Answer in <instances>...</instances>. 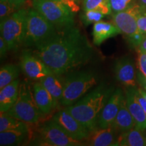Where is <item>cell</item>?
<instances>
[{
  "label": "cell",
  "mask_w": 146,
  "mask_h": 146,
  "mask_svg": "<svg viewBox=\"0 0 146 146\" xmlns=\"http://www.w3.org/2000/svg\"><path fill=\"white\" fill-rule=\"evenodd\" d=\"M35 47L33 53L57 76L89 62L94 52L87 36L74 26L57 29L51 37Z\"/></svg>",
  "instance_id": "1"
},
{
  "label": "cell",
  "mask_w": 146,
  "mask_h": 146,
  "mask_svg": "<svg viewBox=\"0 0 146 146\" xmlns=\"http://www.w3.org/2000/svg\"><path fill=\"white\" fill-rule=\"evenodd\" d=\"M114 91L113 87L102 84L76 103L66 107L65 110L78 120L89 132L98 127L100 112Z\"/></svg>",
  "instance_id": "2"
},
{
  "label": "cell",
  "mask_w": 146,
  "mask_h": 146,
  "mask_svg": "<svg viewBox=\"0 0 146 146\" xmlns=\"http://www.w3.org/2000/svg\"><path fill=\"white\" fill-rule=\"evenodd\" d=\"M98 81V75L89 70L71 73L64 83V91L60 103L68 106L76 103L81 97L89 91Z\"/></svg>",
  "instance_id": "3"
},
{
  "label": "cell",
  "mask_w": 146,
  "mask_h": 146,
  "mask_svg": "<svg viewBox=\"0 0 146 146\" xmlns=\"http://www.w3.org/2000/svg\"><path fill=\"white\" fill-rule=\"evenodd\" d=\"M5 113L27 124H35L39 121L42 113L35 100L31 84L25 81L21 82L16 103Z\"/></svg>",
  "instance_id": "4"
},
{
  "label": "cell",
  "mask_w": 146,
  "mask_h": 146,
  "mask_svg": "<svg viewBox=\"0 0 146 146\" xmlns=\"http://www.w3.org/2000/svg\"><path fill=\"white\" fill-rule=\"evenodd\" d=\"M28 10L19 9L1 21V36L8 45L9 50H16L24 44L26 34Z\"/></svg>",
  "instance_id": "5"
},
{
  "label": "cell",
  "mask_w": 146,
  "mask_h": 146,
  "mask_svg": "<svg viewBox=\"0 0 146 146\" xmlns=\"http://www.w3.org/2000/svg\"><path fill=\"white\" fill-rule=\"evenodd\" d=\"M33 7L53 24L56 29L74 26V13L64 3L58 0H33Z\"/></svg>",
  "instance_id": "6"
},
{
  "label": "cell",
  "mask_w": 146,
  "mask_h": 146,
  "mask_svg": "<svg viewBox=\"0 0 146 146\" xmlns=\"http://www.w3.org/2000/svg\"><path fill=\"white\" fill-rule=\"evenodd\" d=\"M56 31V27L35 9L28 10L23 45L27 47H35L51 37Z\"/></svg>",
  "instance_id": "7"
},
{
  "label": "cell",
  "mask_w": 146,
  "mask_h": 146,
  "mask_svg": "<svg viewBox=\"0 0 146 146\" xmlns=\"http://www.w3.org/2000/svg\"><path fill=\"white\" fill-rule=\"evenodd\" d=\"M39 133L40 139L45 145L75 146L80 145L81 143V141L71 137L53 118L40 127Z\"/></svg>",
  "instance_id": "8"
},
{
  "label": "cell",
  "mask_w": 146,
  "mask_h": 146,
  "mask_svg": "<svg viewBox=\"0 0 146 146\" xmlns=\"http://www.w3.org/2000/svg\"><path fill=\"white\" fill-rule=\"evenodd\" d=\"M140 11L141 7L134 3L126 10L112 14V23L129 40L139 33L137 19Z\"/></svg>",
  "instance_id": "9"
},
{
  "label": "cell",
  "mask_w": 146,
  "mask_h": 146,
  "mask_svg": "<svg viewBox=\"0 0 146 146\" xmlns=\"http://www.w3.org/2000/svg\"><path fill=\"white\" fill-rule=\"evenodd\" d=\"M20 66L24 74L34 81H41L53 73L49 67L30 50L23 51Z\"/></svg>",
  "instance_id": "10"
},
{
  "label": "cell",
  "mask_w": 146,
  "mask_h": 146,
  "mask_svg": "<svg viewBox=\"0 0 146 146\" xmlns=\"http://www.w3.org/2000/svg\"><path fill=\"white\" fill-rule=\"evenodd\" d=\"M53 119L74 139L82 141L88 137L90 132L65 109L56 113Z\"/></svg>",
  "instance_id": "11"
},
{
  "label": "cell",
  "mask_w": 146,
  "mask_h": 146,
  "mask_svg": "<svg viewBox=\"0 0 146 146\" xmlns=\"http://www.w3.org/2000/svg\"><path fill=\"white\" fill-rule=\"evenodd\" d=\"M125 98L123 91L119 88L115 89L100 112L98 121L100 128H107L112 126L119 111L122 101Z\"/></svg>",
  "instance_id": "12"
},
{
  "label": "cell",
  "mask_w": 146,
  "mask_h": 146,
  "mask_svg": "<svg viewBox=\"0 0 146 146\" xmlns=\"http://www.w3.org/2000/svg\"><path fill=\"white\" fill-rule=\"evenodd\" d=\"M114 72L116 80L125 87L136 86V72L133 60L129 56H124L116 60Z\"/></svg>",
  "instance_id": "13"
},
{
  "label": "cell",
  "mask_w": 146,
  "mask_h": 146,
  "mask_svg": "<svg viewBox=\"0 0 146 146\" xmlns=\"http://www.w3.org/2000/svg\"><path fill=\"white\" fill-rule=\"evenodd\" d=\"M135 87H129L126 90L127 106L135 122V128L143 131L146 129V113L137 99Z\"/></svg>",
  "instance_id": "14"
},
{
  "label": "cell",
  "mask_w": 146,
  "mask_h": 146,
  "mask_svg": "<svg viewBox=\"0 0 146 146\" xmlns=\"http://www.w3.org/2000/svg\"><path fill=\"white\" fill-rule=\"evenodd\" d=\"M32 87L35 100L42 114H49L57 107L58 103L41 82L34 83Z\"/></svg>",
  "instance_id": "15"
},
{
  "label": "cell",
  "mask_w": 146,
  "mask_h": 146,
  "mask_svg": "<svg viewBox=\"0 0 146 146\" xmlns=\"http://www.w3.org/2000/svg\"><path fill=\"white\" fill-rule=\"evenodd\" d=\"M115 132L116 131L112 126L96 129L89 133L87 138V143L93 146L116 145L117 138L115 137Z\"/></svg>",
  "instance_id": "16"
},
{
  "label": "cell",
  "mask_w": 146,
  "mask_h": 146,
  "mask_svg": "<svg viewBox=\"0 0 146 146\" xmlns=\"http://www.w3.org/2000/svg\"><path fill=\"white\" fill-rule=\"evenodd\" d=\"M120 30L113 23L99 21L94 24L93 27V42L94 45H100L109 38L120 34Z\"/></svg>",
  "instance_id": "17"
},
{
  "label": "cell",
  "mask_w": 146,
  "mask_h": 146,
  "mask_svg": "<svg viewBox=\"0 0 146 146\" xmlns=\"http://www.w3.org/2000/svg\"><path fill=\"white\" fill-rule=\"evenodd\" d=\"M19 79H16L2 89H0V111L7 112L16 103L19 94Z\"/></svg>",
  "instance_id": "18"
},
{
  "label": "cell",
  "mask_w": 146,
  "mask_h": 146,
  "mask_svg": "<svg viewBox=\"0 0 146 146\" xmlns=\"http://www.w3.org/2000/svg\"><path fill=\"white\" fill-rule=\"evenodd\" d=\"M112 127L116 132L120 133L135 127V122L127 106L125 98L122 101L119 111L113 122Z\"/></svg>",
  "instance_id": "19"
},
{
  "label": "cell",
  "mask_w": 146,
  "mask_h": 146,
  "mask_svg": "<svg viewBox=\"0 0 146 146\" xmlns=\"http://www.w3.org/2000/svg\"><path fill=\"white\" fill-rule=\"evenodd\" d=\"M137 128L121 133L117 137L116 145L146 146V137Z\"/></svg>",
  "instance_id": "20"
},
{
  "label": "cell",
  "mask_w": 146,
  "mask_h": 146,
  "mask_svg": "<svg viewBox=\"0 0 146 146\" xmlns=\"http://www.w3.org/2000/svg\"><path fill=\"white\" fill-rule=\"evenodd\" d=\"M39 81L50 93L55 101L58 104V102H60L62 97L64 84L62 83L59 78H58L57 75L52 73Z\"/></svg>",
  "instance_id": "21"
},
{
  "label": "cell",
  "mask_w": 146,
  "mask_h": 146,
  "mask_svg": "<svg viewBox=\"0 0 146 146\" xmlns=\"http://www.w3.org/2000/svg\"><path fill=\"white\" fill-rule=\"evenodd\" d=\"M29 131L14 130L0 132V145H19L27 139Z\"/></svg>",
  "instance_id": "22"
},
{
  "label": "cell",
  "mask_w": 146,
  "mask_h": 146,
  "mask_svg": "<svg viewBox=\"0 0 146 146\" xmlns=\"http://www.w3.org/2000/svg\"><path fill=\"white\" fill-rule=\"evenodd\" d=\"M23 130L29 131L28 125L25 122L15 117L7 114L5 112H1L0 116V132L5 131Z\"/></svg>",
  "instance_id": "23"
},
{
  "label": "cell",
  "mask_w": 146,
  "mask_h": 146,
  "mask_svg": "<svg viewBox=\"0 0 146 146\" xmlns=\"http://www.w3.org/2000/svg\"><path fill=\"white\" fill-rule=\"evenodd\" d=\"M20 74V68L15 64H5L1 67L0 70V89L18 79Z\"/></svg>",
  "instance_id": "24"
},
{
  "label": "cell",
  "mask_w": 146,
  "mask_h": 146,
  "mask_svg": "<svg viewBox=\"0 0 146 146\" xmlns=\"http://www.w3.org/2000/svg\"><path fill=\"white\" fill-rule=\"evenodd\" d=\"M82 9L83 11L99 10L104 15L112 14L109 0H83Z\"/></svg>",
  "instance_id": "25"
},
{
  "label": "cell",
  "mask_w": 146,
  "mask_h": 146,
  "mask_svg": "<svg viewBox=\"0 0 146 146\" xmlns=\"http://www.w3.org/2000/svg\"><path fill=\"white\" fill-rule=\"evenodd\" d=\"M105 15L99 10H91L83 11L81 14V19L85 26H88L91 24H95L101 21Z\"/></svg>",
  "instance_id": "26"
},
{
  "label": "cell",
  "mask_w": 146,
  "mask_h": 146,
  "mask_svg": "<svg viewBox=\"0 0 146 146\" xmlns=\"http://www.w3.org/2000/svg\"><path fill=\"white\" fill-rule=\"evenodd\" d=\"M19 10V8L12 4L8 0H1L0 1V19L1 21L8 17L16 11Z\"/></svg>",
  "instance_id": "27"
},
{
  "label": "cell",
  "mask_w": 146,
  "mask_h": 146,
  "mask_svg": "<svg viewBox=\"0 0 146 146\" xmlns=\"http://www.w3.org/2000/svg\"><path fill=\"white\" fill-rule=\"evenodd\" d=\"M112 14L126 10L135 3V0H109Z\"/></svg>",
  "instance_id": "28"
},
{
  "label": "cell",
  "mask_w": 146,
  "mask_h": 146,
  "mask_svg": "<svg viewBox=\"0 0 146 146\" xmlns=\"http://www.w3.org/2000/svg\"><path fill=\"white\" fill-rule=\"evenodd\" d=\"M137 27L140 33L146 36V10L141 8L139 14L137 16Z\"/></svg>",
  "instance_id": "29"
},
{
  "label": "cell",
  "mask_w": 146,
  "mask_h": 146,
  "mask_svg": "<svg viewBox=\"0 0 146 146\" xmlns=\"http://www.w3.org/2000/svg\"><path fill=\"white\" fill-rule=\"evenodd\" d=\"M137 66L140 72L146 76V53L139 52L137 59Z\"/></svg>",
  "instance_id": "30"
},
{
  "label": "cell",
  "mask_w": 146,
  "mask_h": 146,
  "mask_svg": "<svg viewBox=\"0 0 146 146\" xmlns=\"http://www.w3.org/2000/svg\"><path fill=\"white\" fill-rule=\"evenodd\" d=\"M9 50L8 45L2 36H0V56L1 58H3Z\"/></svg>",
  "instance_id": "31"
},
{
  "label": "cell",
  "mask_w": 146,
  "mask_h": 146,
  "mask_svg": "<svg viewBox=\"0 0 146 146\" xmlns=\"http://www.w3.org/2000/svg\"><path fill=\"white\" fill-rule=\"evenodd\" d=\"M137 73V79L138 83L139 84L142 89L146 91V76H144L140 71H139Z\"/></svg>",
  "instance_id": "32"
},
{
  "label": "cell",
  "mask_w": 146,
  "mask_h": 146,
  "mask_svg": "<svg viewBox=\"0 0 146 146\" xmlns=\"http://www.w3.org/2000/svg\"><path fill=\"white\" fill-rule=\"evenodd\" d=\"M135 95L137 97V99L139 102V104H141V107L143 108V110L145 111V112L146 113V99L141 94H140L139 91H138L137 88H135Z\"/></svg>",
  "instance_id": "33"
},
{
  "label": "cell",
  "mask_w": 146,
  "mask_h": 146,
  "mask_svg": "<svg viewBox=\"0 0 146 146\" xmlns=\"http://www.w3.org/2000/svg\"><path fill=\"white\" fill-rule=\"evenodd\" d=\"M139 47V52H144L146 53V36L143 37L141 43L138 46Z\"/></svg>",
  "instance_id": "34"
},
{
  "label": "cell",
  "mask_w": 146,
  "mask_h": 146,
  "mask_svg": "<svg viewBox=\"0 0 146 146\" xmlns=\"http://www.w3.org/2000/svg\"><path fill=\"white\" fill-rule=\"evenodd\" d=\"M8 1L20 8L24 3L26 2L27 0H8Z\"/></svg>",
  "instance_id": "35"
},
{
  "label": "cell",
  "mask_w": 146,
  "mask_h": 146,
  "mask_svg": "<svg viewBox=\"0 0 146 146\" xmlns=\"http://www.w3.org/2000/svg\"><path fill=\"white\" fill-rule=\"evenodd\" d=\"M137 3L143 10H146V0H137Z\"/></svg>",
  "instance_id": "36"
},
{
  "label": "cell",
  "mask_w": 146,
  "mask_h": 146,
  "mask_svg": "<svg viewBox=\"0 0 146 146\" xmlns=\"http://www.w3.org/2000/svg\"><path fill=\"white\" fill-rule=\"evenodd\" d=\"M137 89H138V91H139L140 94H141L142 96H143L144 98L146 99V91H145L144 89H142L141 87H140V88H137Z\"/></svg>",
  "instance_id": "37"
},
{
  "label": "cell",
  "mask_w": 146,
  "mask_h": 146,
  "mask_svg": "<svg viewBox=\"0 0 146 146\" xmlns=\"http://www.w3.org/2000/svg\"><path fill=\"white\" fill-rule=\"evenodd\" d=\"M58 1H62L64 0H58Z\"/></svg>",
  "instance_id": "38"
},
{
  "label": "cell",
  "mask_w": 146,
  "mask_h": 146,
  "mask_svg": "<svg viewBox=\"0 0 146 146\" xmlns=\"http://www.w3.org/2000/svg\"><path fill=\"white\" fill-rule=\"evenodd\" d=\"M81 1H83V0H81Z\"/></svg>",
  "instance_id": "39"
}]
</instances>
